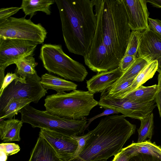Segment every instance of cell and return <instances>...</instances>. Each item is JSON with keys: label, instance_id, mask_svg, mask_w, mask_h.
<instances>
[{"label": "cell", "instance_id": "cell-1", "mask_svg": "<svg viewBox=\"0 0 161 161\" xmlns=\"http://www.w3.org/2000/svg\"><path fill=\"white\" fill-rule=\"evenodd\" d=\"M65 46L72 53L85 56L89 50L97 25L95 0H55Z\"/></svg>", "mask_w": 161, "mask_h": 161}, {"label": "cell", "instance_id": "cell-2", "mask_svg": "<svg viewBox=\"0 0 161 161\" xmlns=\"http://www.w3.org/2000/svg\"><path fill=\"white\" fill-rule=\"evenodd\" d=\"M136 125L123 115L107 116L90 131V136L80 154L70 161L107 159L118 154L135 132Z\"/></svg>", "mask_w": 161, "mask_h": 161}, {"label": "cell", "instance_id": "cell-3", "mask_svg": "<svg viewBox=\"0 0 161 161\" xmlns=\"http://www.w3.org/2000/svg\"><path fill=\"white\" fill-rule=\"evenodd\" d=\"M102 24L104 44L116 69L124 56L131 32L124 0H104Z\"/></svg>", "mask_w": 161, "mask_h": 161}, {"label": "cell", "instance_id": "cell-4", "mask_svg": "<svg viewBox=\"0 0 161 161\" xmlns=\"http://www.w3.org/2000/svg\"><path fill=\"white\" fill-rule=\"evenodd\" d=\"M44 102L45 110L49 113L75 120L84 119L98 104L93 93L89 91L77 90L69 93L48 95Z\"/></svg>", "mask_w": 161, "mask_h": 161}, {"label": "cell", "instance_id": "cell-5", "mask_svg": "<svg viewBox=\"0 0 161 161\" xmlns=\"http://www.w3.org/2000/svg\"><path fill=\"white\" fill-rule=\"evenodd\" d=\"M39 58L43 67L49 73L66 80L81 82L88 74L84 66L67 55L61 45L43 44L40 49Z\"/></svg>", "mask_w": 161, "mask_h": 161}, {"label": "cell", "instance_id": "cell-6", "mask_svg": "<svg viewBox=\"0 0 161 161\" xmlns=\"http://www.w3.org/2000/svg\"><path fill=\"white\" fill-rule=\"evenodd\" d=\"M19 113L21 120L30 124L34 128H39L73 136L80 134L85 130L86 120H75L60 117L45 111L40 110L29 104L23 108Z\"/></svg>", "mask_w": 161, "mask_h": 161}, {"label": "cell", "instance_id": "cell-7", "mask_svg": "<svg viewBox=\"0 0 161 161\" xmlns=\"http://www.w3.org/2000/svg\"><path fill=\"white\" fill-rule=\"evenodd\" d=\"M103 5L104 0H95L96 28L88 52L83 57L85 64L91 70L97 73L115 69L104 41L102 24Z\"/></svg>", "mask_w": 161, "mask_h": 161}, {"label": "cell", "instance_id": "cell-8", "mask_svg": "<svg viewBox=\"0 0 161 161\" xmlns=\"http://www.w3.org/2000/svg\"><path fill=\"white\" fill-rule=\"evenodd\" d=\"M47 32L41 24H35L23 17H11L0 22V37L43 43Z\"/></svg>", "mask_w": 161, "mask_h": 161}, {"label": "cell", "instance_id": "cell-9", "mask_svg": "<svg viewBox=\"0 0 161 161\" xmlns=\"http://www.w3.org/2000/svg\"><path fill=\"white\" fill-rule=\"evenodd\" d=\"M23 83L14 81L3 91L0 96V113L13 99H27L37 103L47 93L40 83L41 78L37 73L29 75Z\"/></svg>", "mask_w": 161, "mask_h": 161}, {"label": "cell", "instance_id": "cell-10", "mask_svg": "<svg viewBox=\"0 0 161 161\" xmlns=\"http://www.w3.org/2000/svg\"><path fill=\"white\" fill-rule=\"evenodd\" d=\"M98 105L105 109H112L125 117L141 120L152 113L157 106L155 100L147 103H140L125 97L115 98L107 91L101 93Z\"/></svg>", "mask_w": 161, "mask_h": 161}, {"label": "cell", "instance_id": "cell-11", "mask_svg": "<svg viewBox=\"0 0 161 161\" xmlns=\"http://www.w3.org/2000/svg\"><path fill=\"white\" fill-rule=\"evenodd\" d=\"M38 44L30 41L0 37V86L6 68L19 59L33 54Z\"/></svg>", "mask_w": 161, "mask_h": 161}, {"label": "cell", "instance_id": "cell-12", "mask_svg": "<svg viewBox=\"0 0 161 161\" xmlns=\"http://www.w3.org/2000/svg\"><path fill=\"white\" fill-rule=\"evenodd\" d=\"M39 135L45 139L63 161H70L77 147L78 143L72 136L41 128Z\"/></svg>", "mask_w": 161, "mask_h": 161}, {"label": "cell", "instance_id": "cell-13", "mask_svg": "<svg viewBox=\"0 0 161 161\" xmlns=\"http://www.w3.org/2000/svg\"><path fill=\"white\" fill-rule=\"evenodd\" d=\"M138 55L149 63L157 61V71L161 73V35L150 29L142 32Z\"/></svg>", "mask_w": 161, "mask_h": 161}, {"label": "cell", "instance_id": "cell-14", "mask_svg": "<svg viewBox=\"0 0 161 161\" xmlns=\"http://www.w3.org/2000/svg\"><path fill=\"white\" fill-rule=\"evenodd\" d=\"M129 24L132 31L141 32L149 29V13L146 0H124Z\"/></svg>", "mask_w": 161, "mask_h": 161}, {"label": "cell", "instance_id": "cell-15", "mask_svg": "<svg viewBox=\"0 0 161 161\" xmlns=\"http://www.w3.org/2000/svg\"><path fill=\"white\" fill-rule=\"evenodd\" d=\"M123 72L118 67L97 73L86 81L88 91L94 94L102 92L111 87L122 75Z\"/></svg>", "mask_w": 161, "mask_h": 161}, {"label": "cell", "instance_id": "cell-16", "mask_svg": "<svg viewBox=\"0 0 161 161\" xmlns=\"http://www.w3.org/2000/svg\"><path fill=\"white\" fill-rule=\"evenodd\" d=\"M28 161H63L47 141L39 135Z\"/></svg>", "mask_w": 161, "mask_h": 161}, {"label": "cell", "instance_id": "cell-17", "mask_svg": "<svg viewBox=\"0 0 161 161\" xmlns=\"http://www.w3.org/2000/svg\"><path fill=\"white\" fill-rule=\"evenodd\" d=\"M41 78L40 83L44 88L55 90L58 93L72 91L77 88V85L75 83L50 73H46Z\"/></svg>", "mask_w": 161, "mask_h": 161}, {"label": "cell", "instance_id": "cell-18", "mask_svg": "<svg viewBox=\"0 0 161 161\" xmlns=\"http://www.w3.org/2000/svg\"><path fill=\"white\" fill-rule=\"evenodd\" d=\"M23 123L21 120L15 119L0 120L1 140L5 142L20 141V130Z\"/></svg>", "mask_w": 161, "mask_h": 161}, {"label": "cell", "instance_id": "cell-19", "mask_svg": "<svg viewBox=\"0 0 161 161\" xmlns=\"http://www.w3.org/2000/svg\"><path fill=\"white\" fill-rule=\"evenodd\" d=\"M132 157L139 153L151 155L161 159V147L155 142H152L150 139L140 143L133 142L123 148Z\"/></svg>", "mask_w": 161, "mask_h": 161}, {"label": "cell", "instance_id": "cell-20", "mask_svg": "<svg viewBox=\"0 0 161 161\" xmlns=\"http://www.w3.org/2000/svg\"><path fill=\"white\" fill-rule=\"evenodd\" d=\"M54 3L55 0H23L20 7L25 16H30L31 19L37 11L50 15L51 6Z\"/></svg>", "mask_w": 161, "mask_h": 161}, {"label": "cell", "instance_id": "cell-21", "mask_svg": "<svg viewBox=\"0 0 161 161\" xmlns=\"http://www.w3.org/2000/svg\"><path fill=\"white\" fill-rule=\"evenodd\" d=\"M157 85L145 86L141 85L119 98L125 97L140 103L149 102L155 100Z\"/></svg>", "mask_w": 161, "mask_h": 161}, {"label": "cell", "instance_id": "cell-22", "mask_svg": "<svg viewBox=\"0 0 161 161\" xmlns=\"http://www.w3.org/2000/svg\"><path fill=\"white\" fill-rule=\"evenodd\" d=\"M158 68L157 61L154 60L149 63L136 76L131 86L123 94L115 98L122 97L129 92L142 85L148 80L151 79L157 71Z\"/></svg>", "mask_w": 161, "mask_h": 161}, {"label": "cell", "instance_id": "cell-23", "mask_svg": "<svg viewBox=\"0 0 161 161\" xmlns=\"http://www.w3.org/2000/svg\"><path fill=\"white\" fill-rule=\"evenodd\" d=\"M15 73L19 76L25 78L29 75L37 73L35 68L38 64L33 54L25 56L16 61Z\"/></svg>", "mask_w": 161, "mask_h": 161}, {"label": "cell", "instance_id": "cell-24", "mask_svg": "<svg viewBox=\"0 0 161 161\" xmlns=\"http://www.w3.org/2000/svg\"><path fill=\"white\" fill-rule=\"evenodd\" d=\"M149 63L145 59L137 57L133 63L125 71L111 87H115L123 82L135 78Z\"/></svg>", "mask_w": 161, "mask_h": 161}, {"label": "cell", "instance_id": "cell-25", "mask_svg": "<svg viewBox=\"0 0 161 161\" xmlns=\"http://www.w3.org/2000/svg\"><path fill=\"white\" fill-rule=\"evenodd\" d=\"M32 101L27 99H13L6 108L0 113V120L12 119L25 106Z\"/></svg>", "mask_w": 161, "mask_h": 161}, {"label": "cell", "instance_id": "cell-26", "mask_svg": "<svg viewBox=\"0 0 161 161\" xmlns=\"http://www.w3.org/2000/svg\"><path fill=\"white\" fill-rule=\"evenodd\" d=\"M140 120V126L137 130L138 136L137 142L138 143L145 141L147 138L150 140L152 139L154 128L153 113Z\"/></svg>", "mask_w": 161, "mask_h": 161}, {"label": "cell", "instance_id": "cell-27", "mask_svg": "<svg viewBox=\"0 0 161 161\" xmlns=\"http://www.w3.org/2000/svg\"><path fill=\"white\" fill-rule=\"evenodd\" d=\"M142 35V32L140 31H131L124 55L138 57V50Z\"/></svg>", "mask_w": 161, "mask_h": 161}, {"label": "cell", "instance_id": "cell-28", "mask_svg": "<svg viewBox=\"0 0 161 161\" xmlns=\"http://www.w3.org/2000/svg\"><path fill=\"white\" fill-rule=\"evenodd\" d=\"M135 78H133L128 80L116 86L111 87L107 91L109 94L113 97H117L123 94L131 86Z\"/></svg>", "mask_w": 161, "mask_h": 161}, {"label": "cell", "instance_id": "cell-29", "mask_svg": "<svg viewBox=\"0 0 161 161\" xmlns=\"http://www.w3.org/2000/svg\"><path fill=\"white\" fill-rule=\"evenodd\" d=\"M16 81L24 83L26 82V78H24L19 76L15 72H8L5 75L1 85L0 86V96L4 90L13 81Z\"/></svg>", "mask_w": 161, "mask_h": 161}, {"label": "cell", "instance_id": "cell-30", "mask_svg": "<svg viewBox=\"0 0 161 161\" xmlns=\"http://www.w3.org/2000/svg\"><path fill=\"white\" fill-rule=\"evenodd\" d=\"M90 134V131H89L87 134L81 136L76 135L72 136L77 142L78 146L71 160L77 157L81 153L86 144Z\"/></svg>", "mask_w": 161, "mask_h": 161}, {"label": "cell", "instance_id": "cell-31", "mask_svg": "<svg viewBox=\"0 0 161 161\" xmlns=\"http://www.w3.org/2000/svg\"><path fill=\"white\" fill-rule=\"evenodd\" d=\"M20 150L19 145L14 143H2L0 144V151L3 152L8 156L16 154Z\"/></svg>", "mask_w": 161, "mask_h": 161}, {"label": "cell", "instance_id": "cell-32", "mask_svg": "<svg viewBox=\"0 0 161 161\" xmlns=\"http://www.w3.org/2000/svg\"><path fill=\"white\" fill-rule=\"evenodd\" d=\"M20 9V7L3 8L0 9V22L12 17L17 13Z\"/></svg>", "mask_w": 161, "mask_h": 161}, {"label": "cell", "instance_id": "cell-33", "mask_svg": "<svg viewBox=\"0 0 161 161\" xmlns=\"http://www.w3.org/2000/svg\"><path fill=\"white\" fill-rule=\"evenodd\" d=\"M137 58L132 55H124L120 62L119 67L123 73L133 63Z\"/></svg>", "mask_w": 161, "mask_h": 161}, {"label": "cell", "instance_id": "cell-34", "mask_svg": "<svg viewBox=\"0 0 161 161\" xmlns=\"http://www.w3.org/2000/svg\"><path fill=\"white\" fill-rule=\"evenodd\" d=\"M129 161H161V159L151 155L139 153L132 157Z\"/></svg>", "mask_w": 161, "mask_h": 161}, {"label": "cell", "instance_id": "cell-35", "mask_svg": "<svg viewBox=\"0 0 161 161\" xmlns=\"http://www.w3.org/2000/svg\"><path fill=\"white\" fill-rule=\"evenodd\" d=\"M148 23L149 29L161 35V20L158 19L149 18Z\"/></svg>", "mask_w": 161, "mask_h": 161}, {"label": "cell", "instance_id": "cell-36", "mask_svg": "<svg viewBox=\"0 0 161 161\" xmlns=\"http://www.w3.org/2000/svg\"><path fill=\"white\" fill-rule=\"evenodd\" d=\"M155 101L160 116L161 117V73L158 75V84Z\"/></svg>", "mask_w": 161, "mask_h": 161}, {"label": "cell", "instance_id": "cell-37", "mask_svg": "<svg viewBox=\"0 0 161 161\" xmlns=\"http://www.w3.org/2000/svg\"><path fill=\"white\" fill-rule=\"evenodd\" d=\"M119 113L113 109H105L103 112L97 114L95 116L92 118L89 119H88V123L87 124L85 129V130L89 125L91 123V122L93 121L94 120L96 119L97 118H99L101 117L106 116H107L108 115L112 114H119Z\"/></svg>", "mask_w": 161, "mask_h": 161}, {"label": "cell", "instance_id": "cell-38", "mask_svg": "<svg viewBox=\"0 0 161 161\" xmlns=\"http://www.w3.org/2000/svg\"><path fill=\"white\" fill-rule=\"evenodd\" d=\"M112 161H129L131 156L123 148L117 154L114 156Z\"/></svg>", "mask_w": 161, "mask_h": 161}, {"label": "cell", "instance_id": "cell-39", "mask_svg": "<svg viewBox=\"0 0 161 161\" xmlns=\"http://www.w3.org/2000/svg\"><path fill=\"white\" fill-rule=\"evenodd\" d=\"M147 3H149L154 7L161 8V0H146Z\"/></svg>", "mask_w": 161, "mask_h": 161}, {"label": "cell", "instance_id": "cell-40", "mask_svg": "<svg viewBox=\"0 0 161 161\" xmlns=\"http://www.w3.org/2000/svg\"><path fill=\"white\" fill-rule=\"evenodd\" d=\"M0 161H6L8 156L3 151H0Z\"/></svg>", "mask_w": 161, "mask_h": 161}, {"label": "cell", "instance_id": "cell-41", "mask_svg": "<svg viewBox=\"0 0 161 161\" xmlns=\"http://www.w3.org/2000/svg\"><path fill=\"white\" fill-rule=\"evenodd\" d=\"M95 161H107V159H101Z\"/></svg>", "mask_w": 161, "mask_h": 161}]
</instances>
